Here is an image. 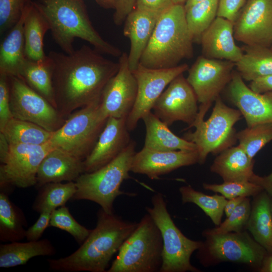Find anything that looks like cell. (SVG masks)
<instances>
[{"label": "cell", "instance_id": "cell-1", "mask_svg": "<svg viewBox=\"0 0 272 272\" xmlns=\"http://www.w3.org/2000/svg\"><path fill=\"white\" fill-rule=\"evenodd\" d=\"M100 53L86 45L71 53H48L55 108L65 119L100 98L107 83L118 72V61Z\"/></svg>", "mask_w": 272, "mask_h": 272}, {"label": "cell", "instance_id": "cell-2", "mask_svg": "<svg viewBox=\"0 0 272 272\" xmlns=\"http://www.w3.org/2000/svg\"><path fill=\"white\" fill-rule=\"evenodd\" d=\"M138 223L123 220L100 208L96 227L80 247L70 255L47 260L51 269L61 272H104L113 255Z\"/></svg>", "mask_w": 272, "mask_h": 272}, {"label": "cell", "instance_id": "cell-3", "mask_svg": "<svg viewBox=\"0 0 272 272\" xmlns=\"http://www.w3.org/2000/svg\"><path fill=\"white\" fill-rule=\"evenodd\" d=\"M35 6L47 20L55 43L66 53L80 38L100 53L120 57V50L104 40L93 26L82 0H37Z\"/></svg>", "mask_w": 272, "mask_h": 272}, {"label": "cell", "instance_id": "cell-4", "mask_svg": "<svg viewBox=\"0 0 272 272\" xmlns=\"http://www.w3.org/2000/svg\"><path fill=\"white\" fill-rule=\"evenodd\" d=\"M183 4H174L160 15L140 63L151 69H167L193 56Z\"/></svg>", "mask_w": 272, "mask_h": 272}, {"label": "cell", "instance_id": "cell-5", "mask_svg": "<svg viewBox=\"0 0 272 272\" xmlns=\"http://www.w3.org/2000/svg\"><path fill=\"white\" fill-rule=\"evenodd\" d=\"M135 146V142L131 140L113 160L95 171L81 174L75 181L77 191L72 199L95 202L106 212L112 213L117 196L135 195V193L124 192L120 188L123 181L130 178Z\"/></svg>", "mask_w": 272, "mask_h": 272}, {"label": "cell", "instance_id": "cell-6", "mask_svg": "<svg viewBox=\"0 0 272 272\" xmlns=\"http://www.w3.org/2000/svg\"><path fill=\"white\" fill-rule=\"evenodd\" d=\"M215 102L212 112L205 121L204 116L211 104H200L195 120L187 128L195 127V130L183 137L196 145L200 164L209 154H219L232 147L237 140L234 125L241 119V113L226 105L220 96Z\"/></svg>", "mask_w": 272, "mask_h": 272}, {"label": "cell", "instance_id": "cell-7", "mask_svg": "<svg viewBox=\"0 0 272 272\" xmlns=\"http://www.w3.org/2000/svg\"><path fill=\"white\" fill-rule=\"evenodd\" d=\"M163 249L161 232L147 213L123 242L107 271H160Z\"/></svg>", "mask_w": 272, "mask_h": 272}, {"label": "cell", "instance_id": "cell-8", "mask_svg": "<svg viewBox=\"0 0 272 272\" xmlns=\"http://www.w3.org/2000/svg\"><path fill=\"white\" fill-rule=\"evenodd\" d=\"M101 97L72 113L63 125L52 132L49 143L53 148L83 161L86 158L108 118L101 110Z\"/></svg>", "mask_w": 272, "mask_h": 272}, {"label": "cell", "instance_id": "cell-9", "mask_svg": "<svg viewBox=\"0 0 272 272\" xmlns=\"http://www.w3.org/2000/svg\"><path fill=\"white\" fill-rule=\"evenodd\" d=\"M152 207L146 209L159 229L163 240L162 264L160 272H197L190 263V257L203 243L186 237L174 224L167 210L163 195L155 194Z\"/></svg>", "mask_w": 272, "mask_h": 272}, {"label": "cell", "instance_id": "cell-10", "mask_svg": "<svg viewBox=\"0 0 272 272\" xmlns=\"http://www.w3.org/2000/svg\"><path fill=\"white\" fill-rule=\"evenodd\" d=\"M11 111L14 118L36 124L53 132L66 119L21 78L9 76Z\"/></svg>", "mask_w": 272, "mask_h": 272}, {"label": "cell", "instance_id": "cell-11", "mask_svg": "<svg viewBox=\"0 0 272 272\" xmlns=\"http://www.w3.org/2000/svg\"><path fill=\"white\" fill-rule=\"evenodd\" d=\"M188 69L186 63L167 69H151L139 64L132 71L137 80L138 92L133 107L126 118L129 131L134 130L139 121L152 111L155 103L170 83Z\"/></svg>", "mask_w": 272, "mask_h": 272}, {"label": "cell", "instance_id": "cell-12", "mask_svg": "<svg viewBox=\"0 0 272 272\" xmlns=\"http://www.w3.org/2000/svg\"><path fill=\"white\" fill-rule=\"evenodd\" d=\"M5 162L0 165L1 190L7 192L10 186L27 188L36 185L39 166L53 148L43 145H11Z\"/></svg>", "mask_w": 272, "mask_h": 272}, {"label": "cell", "instance_id": "cell-13", "mask_svg": "<svg viewBox=\"0 0 272 272\" xmlns=\"http://www.w3.org/2000/svg\"><path fill=\"white\" fill-rule=\"evenodd\" d=\"M199 255L217 262L230 261L256 266L262 264L266 250L245 232L206 236Z\"/></svg>", "mask_w": 272, "mask_h": 272}, {"label": "cell", "instance_id": "cell-14", "mask_svg": "<svg viewBox=\"0 0 272 272\" xmlns=\"http://www.w3.org/2000/svg\"><path fill=\"white\" fill-rule=\"evenodd\" d=\"M235 63L199 56L188 70L186 80L200 104H212L231 80Z\"/></svg>", "mask_w": 272, "mask_h": 272}, {"label": "cell", "instance_id": "cell-15", "mask_svg": "<svg viewBox=\"0 0 272 272\" xmlns=\"http://www.w3.org/2000/svg\"><path fill=\"white\" fill-rule=\"evenodd\" d=\"M197 102L194 90L182 74L170 83L152 110L168 126L175 121H181L188 124L189 127L198 112Z\"/></svg>", "mask_w": 272, "mask_h": 272}, {"label": "cell", "instance_id": "cell-16", "mask_svg": "<svg viewBox=\"0 0 272 272\" xmlns=\"http://www.w3.org/2000/svg\"><path fill=\"white\" fill-rule=\"evenodd\" d=\"M235 40L245 45L270 47L272 0H246L233 22Z\"/></svg>", "mask_w": 272, "mask_h": 272}, {"label": "cell", "instance_id": "cell-17", "mask_svg": "<svg viewBox=\"0 0 272 272\" xmlns=\"http://www.w3.org/2000/svg\"><path fill=\"white\" fill-rule=\"evenodd\" d=\"M117 73L105 86L101 97V108L107 118L126 119L134 105L137 80L129 66L128 54L122 53Z\"/></svg>", "mask_w": 272, "mask_h": 272}, {"label": "cell", "instance_id": "cell-18", "mask_svg": "<svg viewBox=\"0 0 272 272\" xmlns=\"http://www.w3.org/2000/svg\"><path fill=\"white\" fill-rule=\"evenodd\" d=\"M227 87L229 99L240 111L247 126L272 123V92H253L235 70Z\"/></svg>", "mask_w": 272, "mask_h": 272}, {"label": "cell", "instance_id": "cell-19", "mask_svg": "<svg viewBox=\"0 0 272 272\" xmlns=\"http://www.w3.org/2000/svg\"><path fill=\"white\" fill-rule=\"evenodd\" d=\"M198 160L196 150L162 151L144 147L135 153L130 171L145 175L151 179H157L179 168L198 163Z\"/></svg>", "mask_w": 272, "mask_h": 272}, {"label": "cell", "instance_id": "cell-20", "mask_svg": "<svg viewBox=\"0 0 272 272\" xmlns=\"http://www.w3.org/2000/svg\"><path fill=\"white\" fill-rule=\"evenodd\" d=\"M126 119L109 117L93 149L84 160L85 172H92L115 159L129 145Z\"/></svg>", "mask_w": 272, "mask_h": 272}, {"label": "cell", "instance_id": "cell-21", "mask_svg": "<svg viewBox=\"0 0 272 272\" xmlns=\"http://www.w3.org/2000/svg\"><path fill=\"white\" fill-rule=\"evenodd\" d=\"M233 26L232 21L217 17L200 37L202 55L237 62L243 54V50L235 43Z\"/></svg>", "mask_w": 272, "mask_h": 272}, {"label": "cell", "instance_id": "cell-22", "mask_svg": "<svg viewBox=\"0 0 272 272\" xmlns=\"http://www.w3.org/2000/svg\"><path fill=\"white\" fill-rule=\"evenodd\" d=\"M161 14L134 8L126 18L123 32L130 41L128 61L131 71L138 66Z\"/></svg>", "mask_w": 272, "mask_h": 272}, {"label": "cell", "instance_id": "cell-23", "mask_svg": "<svg viewBox=\"0 0 272 272\" xmlns=\"http://www.w3.org/2000/svg\"><path fill=\"white\" fill-rule=\"evenodd\" d=\"M85 173L84 161L60 149L53 148L40 163L36 185L40 188L50 182L76 181Z\"/></svg>", "mask_w": 272, "mask_h": 272}, {"label": "cell", "instance_id": "cell-24", "mask_svg": "<svg viewBox=\"0 0 272 272\" xmlns=\"http://www.w3.org/2000/svg\"><path fill=\"white\" fill-rule=\"evenodd\" d=\"M31 3L25 4L20 19L0 45V75L18 76L26 62L24 24Z\"/></svg>", "mask_w": 272, "mask_h": 272}, {"label": "cell", "instance_id": "cell-25", "mask_svg": "<svg viewBox=\"0 0 272 272\" xmlns=\"http://www.w3.org/2000/svg\"><path fill=\"white\" fill-rule=\"evenodd\" d=\"M254 161L239 146L229 147L215 159L210 170L220 175L224 181L252 182Z\"/></svg>", "mask_w": 272, "mask_h": 272}, {"label": "cell", "instance_id": "cell-26", "mask_svg": "<svg viewBox=\"0 0 272 272\" xmlns=\"http://www.w3.org/2000/svg\"><path fill=\"white\" fill-rule=\"evenodd\" d=\"M142 119L146 130L144 147L162 151L196 150L194 143L175 135L152 111L146 114Z\"/></svg>", "mask_w": 272, "mask_h": 272}, {"label": "cell", "instance_id": "cell-27", "mask_svg": "<svg viewBox=\"0 0 272 272\" xmlns=\"http://www.w3.org/2000/svg\"><path fill=\"white\" fill-rule=\"evenodd\" d=\"M56 250L47 239L37 241H19L0 245V267L9 268L26 264L38 256H51Z\"/></svg>", "mask_w": 272, "mask_h": 272}, {"label": "cell", "instance_id": "cell-28", "mask_svg": "<svg viewBox=\"0 0 272 272\" xmlns=\"http://www.w3.org/2000/svg\"><path fill=\"white\" fill-rule=\"evenodd\" d=\"M246 226L254 239L272 252L271 202L267 192H260L255 198Z\"/></svg>", "mask_w": 272, "mask_h": 272}, {"label": "cell", "instance_id": "cell-29", "mask_svg": "<svg viewBox=\"0 0 272 272\" xmlns=\"http://www.w3.org/2000/svg\"><path fill=\"white\" fill-rule=\"evenodd\" d=\"M49 29L46 19L33 3H31L24 24L25 51L28 59L38 61L47 56L44 51L43 40Z\"/></svg>", "mask_w": 272, "mask_h": 272}, {"label": "cell", "instance_id": "cell-30", "mask_svg": "<svg viewBox=\"0 0 272 272\" xmlns=\"http://www.w3.org/2000/svg\"><path fill=\"white\" fill-rule=\"evenodd\" d=\"M243 54L235 63L236 71L242 78L251 81L272 74V50L269 47L245 45Z\"/></svg>", "mask_w": 272, "mask_h": 272}, {"label": "cell", "instance_id": "cell-31", "mask_svg": "<svg viewBox=\"0 0 272 272\" xmlns=\"http://www.w3.org/2000/svg\"><path fill=\"white\" fill-rule=\"evenodd\" d=\"M18 77L55 108L51 62L47 55L38 61L27 58Z\"/></svg>", "mask_w": 272, "mask_h": 272}, {"label": "cell", "instance_id": "cell-32", "mask_svg": "<svg viewBox=\"0 0 272 272\" xmlns=\"http://www.w3.org/2000/svg\"><path fill=\"white\" fill-rule=\"evenodd\" d=\"M27 220L22 212L9 199L7 192H0V240L19 241L25 238Z\"/></svg>", "mask_w": 272, "mask_h": 272}, {"label": "cell", "instance_id": "cell-33", "mask_svg": "<svg viewBox=\"0 0 272 272\" xmlns=\"http://www.w3.org/2000/svg\"><path fill=\"white\" fill-rule=\"evenodd\" d=\"M0 132L11 145H45L49 142L52 134L36 124L14 117Z\"/></svg>", "mask_w": 272, "mask_h": 272}, {"label": "cell", "instance_id": "cell-34", "mask_svg": "<svg viewBox=\"0 0 272 272\" xmlns=\"http://www.w3.org/2000/svg\"><path fill=\"white\" fill-rule=\"evenodd\" d=\"M32 206L33 210L39 213L45 210L53 211L65 206L77 191L75 181L50 182L40 187Z\"/></svg>", "mask_w": 272, "mask_h": 272}, {"label": "cell", "instance_id": "cell-35", "mask_svg": "<svg viewBox=\"0 0 272 272\" xmlns=\"http://www.w3.org/2000/svg\"><path fill=\"white\" fill-rule=\"evenodd\" d=\"M219 0H204L185 10L188 30L193 42L199 43L202 33L217 17Z\"/></svg>", "mask_w": 272, "mask_h": 272}, {"label": "cell", "instance_id": "cell-36", "mask_svg": "<svg viewBox=\"0 0 272 272\" xmlns=\"http://www.w3.org/2000/svg\"><path fill=\"white\" fill-rule=\"evenodd\" d=\"M179 191L183 203L191 202L195 204L202 210L216 226L221 223L227 201L223 195H208L195 190L190 185L181 186Z\"/></svg>", "mask_w": 272, "mask_h": 272}, {"label": "cell", "instance_id": "cell-37", "mask_svg": "<svg viewBox=\"0 0 272 272\" xmlns=\"http://www.w3.org/2000/svg\"><path fill=\"white\" fill-rule=\"evenodd\" d=\"M239 145L251 159L268 143L272 141V123L247 126L236 132Z\"/></svg>", "mask_w": 272, "mask_h": 272}, {"label": "cell", "instance_id": "cell-38", "mask_svg": "<svg viewBox=\"0 0 272 272\" xmlns=\"http://www.w3.org/2000/svg\"><path fill=\"white\" fill-rule=\"evenodd\" d=\"M49 226L67 232L80 245L85 241L92 230L79 223L72 216L68 208L65 206L52 212Z\"/></svg>", "mask_w": 272, "mask_h": 272}, {"label": "cell", "instance_id": "cell-39", "mask_svg": "<svg viewBox=\"0 0 272 272\" xmlns=\"http://www.w3.org/2000/svg\"><path fill=\"white\" fill-rule=\"evenodd\" d=\"M250 199L246 197L227 219L216 228L205 230L204 235L210 236L229 232H239L246 226L250 214Z\"/></svg>", "mask_w": 272, "mask_h": 272}, {"label": "cell", "instance_id": "cell-40", "mask_svg": "<svg viewBox=\"0 0 272 272\" xmlns=\"http://www.w3.org/2000/svg\"><path fill=\"white\" fill-rule=\"evenodd\" d=\"M203 188L216 193H220L227 199L239 196H256L263 188L250 181H224L221 184L203 183Z\"/></svg>", "mask_w": 272, "mask_h": 272}, {"label": "cell", "instance_id": "cell-41", "mask_svg": "<svg viewBox=\"0 0 272 272\" xmlns=\"http://www.w3.org/2000/svg\"><path fill=\"white\" fill-rule=\"evenodd\" d=\"M24 0H0V32L11 29L20 19L25 7Z\"/></svg>", "mask_w": 272, "mask_h": 272}, {"label": "cell", "instance_id": "cell-42", "mask_svg": "<svg viewBox=\"0 0 272 272\" xmlns=\"http://www.w3.org/2000/svg\"><path fill=\"white\" fill-rule=\"evenodd\" d=\"M13 118L10 108L8 77L0 75V131Z\"/></svg>", "mask_w": 272, "mask_h": 272}, {"label": "cell", "instance_id": "cell-43", "mask_svg": "<svg viewBox=\"0 0 272 272\" xmlns=\"http://www.w3.org/2000/svg\"><path fill=\"white\" fill-rule=\"evenodd\" d=\"M52 211L45 210L40 214L35 223L26 230L25 238L27 241H37L40 239L45 229L49 226Z\"/></svg>", "mask_w": 272, "mask_h": 272}, {"label": "cell", "instance_id": "cell-44", "mask_svg": "<svg viewBox=\"0 0 272 272\" xmlns=\"http://www.w3.org/2000/svg\"><path fill=\"white\" fill-rule=\"evenodd\" d=\"M246 0H219L217 17L234 22Z\"/></svg>", "mask_w": 272, "mask_h": 272}, {"label": "cell", "instance_id": "cell-45", "mask_svg": "<svg viewBox=\"0 0 272 272\" xmlns=\"http://www.w3.org/2000/svg\"><path fill=\"white\" fill-rule=\"evenodd\" d=\"M174 5L172 0H137L134 8L161 14Z\"/></svg>", "mask_w": 272, "mask_h": 272}, {"label": "cell", "instance_id": "cell-46", "mask_svg": "<svg viewBox=\"0 0 272 272\" xmlns=\"http://www.w3.org/2000/svg\"><path fill=\"white\" fill-rule=\"evenodd\" d=\"M137 0H116L113 16L115 24L122 25L128 14L134 9Z\"/></svg>", "mask_w": 272, "mask_h": 272}, {"label": "cell", "instance_id": "cell-47", "mask_svg": "<svg viewBox=\"0 0 272 272\" xmlns=\"http://www.w3.org/2000/svg\"><path fill=\"white\" fill-rule=\"evenodd\" d=\"M249 87L253 92L259 94L272 92V74L260 77L250 81Z\"/></svg>", "mask_w": 272, "mask_h": 272}, {"label": "cell", "instance_id": "cell-48", "mask_svg": "<svg viewBox=\"0 0 272 272\" xmlns=\"http://www.w3.org/2000/svg\"><path fill=\"white\" fill-rule=\"evenodd\" d=\"M252 182L261 186L269 195L272 196V172L264 177L256 175Z\"/></svg>", "mask_w": 272, "mask_h": 272}, {"label": "cell", "instance_id": "cell-49", "mask_svg": "<svg viewBox=\"0 0 272 272\" xmlns=\"http://www.w3.org/2000/svg\"><path fill=\"white\" fill-rule=\"evenodd\" d=\"M10 144L4 134L0 132V161L4 163L6 160L10 151Z\"/></svg>", "mask_w": 272, "mask_h": 272}, {"label": "cell", "instance_id": "cell-50", "mask_svg": "<svg viewBox=\"0 0 272 272\" xmlns=\"http://www.w3.org/2000/svg\"><path fill=\"white\" fill-rule=\"evenodd\" d=\"M245 197H246L239 196L228 199L224 208V212L226 217L229 216L243 201Z\"/></svg>", "mask_w": 272, "mask_h": 272}, {"label": "cell", "instance_id": "cell-51", "mask_svg": "<svg viewBox=\"0 0 272 272\" xmlns=\"http://www.w3.org/2000/svg\"><path fill=\"white\" fill-rule=\"evenodd\" d=\"M263 266L261 271L265 272H272V256L265 258L262 263Z\"/></svg>", "mask_w": 272, "mask_h": 272}, {"label": "cell", "instance_id": "cell-52", "mask_svg": "<svg viewBox=\"0 0 272 272\" xmlns=\"http://www.w3.org/2000/svg\"><path fill=\"white\" fill-rule=\"evenodd\" d=\"M101 3L104 4L107 7H114L116 0H99Z\"/></svg>", "mask_w": 272, "mask_h": 272}, {"label": "cell", "instance_id": "cell-53", "mask_svg": "<svg viewBox=\"0 0 272 272\" xmlns=\"http://www.w3.org/2000/svg\"><path fill=\"white\" fill-rule=\"evenodd\" d=\"M202 1L204 0H186L184 4L185 10H186L193 5Z\"/></svg>", "mask_w": 272, "mask_h": 272}, {"label": "cell", "instance_id": "cell-54", "mask_svg": "<svg viewBox=\"0 0 272 272\" xmlns=\"http://www.w3.org/2000/svg\"><path fill=\"white\" fill-rule=\"evenodd\" d=\"M174 4H184L186 0H172Z\"/></svg>", "mask_w": 272, "mask_h": 272}, {"label": "cell", "instance_id": "cell-55", "mask_svg": "<svg viewBox=\"0 0 272 272\" xmlns=\"http://www.w3.org/2000/svg\"><path fill=\"white\" fill-rule=\"evenodd\" d=\"M271 216H272V202H271Z\"/></svg>", "mask_w": 272, "mask_h": 272}, {"label": "cell", "instance_id": "cell-56", "mask_svg": "<svg viewBox=\"0 0 272 272\" xmlns=\"http://www.w3.org/2000/svg\"><path fill=\"white\" fill-rule=\"evenodd\" d=\"M270 49L272 50V44H271V46H270Z\"/></svg>", "mask_w": 272, "mask_h": 272}]
</instances>
